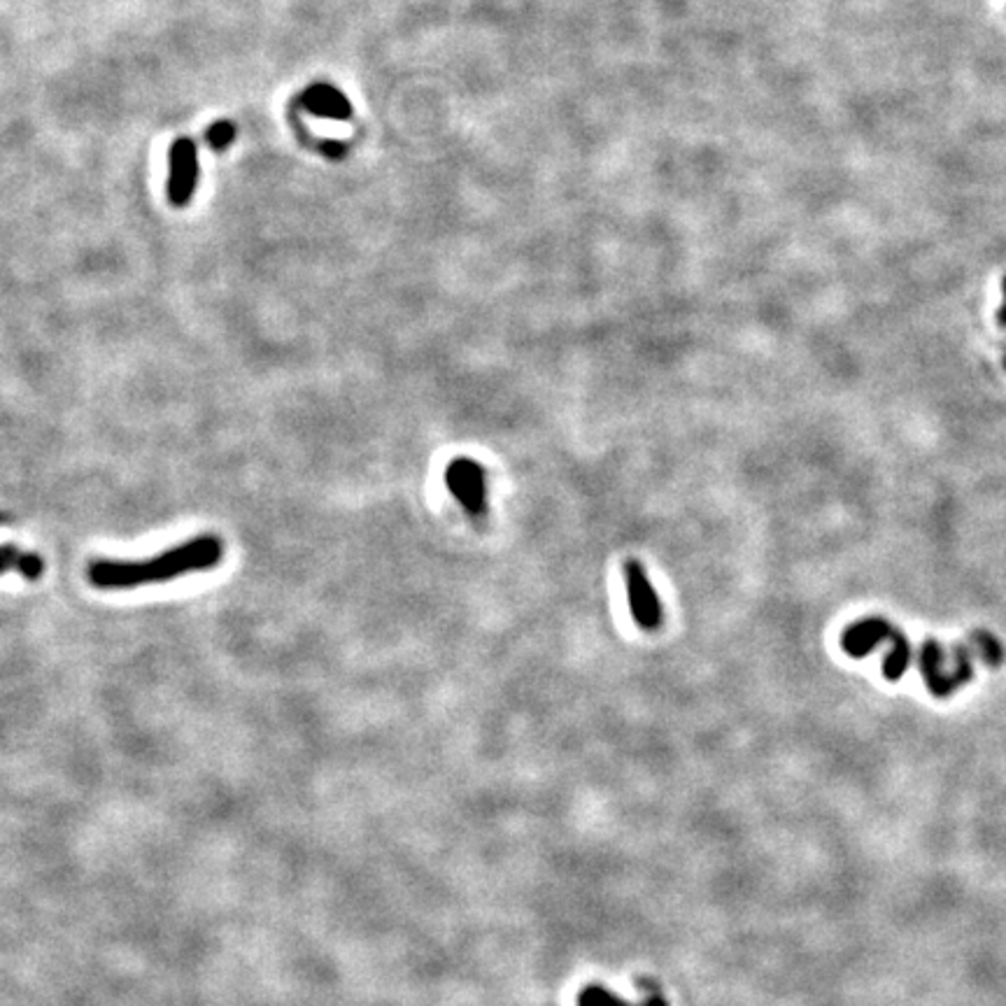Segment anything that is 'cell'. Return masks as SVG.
Here are the masks:
<instances>
[{
    "instance_id": "1",
    "label": "cell",
    "mask_w": 1006,
    "mask_h": 1006,
    "mask_svg": "<svg viewBox=\"0 0 1006 1006\" xmlns=\"http://www.w3.org/2000/svg\"><path fill=\"white\" fill-rule=\"evenodd\" d=\"M224 558V543L215 533L184 541L145 560H96L87 566V578L96 589H136L142 585L171 583L196 571H210Z\"/></svg>"
},
{
    "instance_id": "2",
    "label": "cell",
    "mask_w": 1006,
    "mask_h": 1006,
    "mask_svg": "<svg viewBox=\"0 0 1006 1006\" xmlns=\"http://www.w3.org/2000/svg\"><path fill=\"white\" fill-rule=\"evenodd\" d=\"M445 485L468 516L480 518L487 510V474L480 462L468 457L450 462L445 470Z\"/></svg>"
},
{
    "instance_id": "3",
    "label": "cell",
    "mask_w": 1006,
    "mask_h": 1006,
    "mask_svg": "<svg viewBox=\"0 0 1006 1006\" xmlns=\"http://www.w3.org/2000/svg\"><path fill=\"white\" fill-rule=\"evenodd\" d=\"M625 587H627V602L634 623L641 629H657L662 625V602L657 597V589L652 587L648 573L639 562H629L625 566Z\"/></svg>"
},
{
    "instance_id": "4",
    "label": "cell",
    "mask_w": 1006,
    "mask_h": 1006,
    "mask_svg": "<svg viewBox=\"0 0 1006 1006\" xmlns=\"http://www.w3.org/2000/svg\"><path fill=\"white\" fill-rule=\"evenodd\" d=\"M196 182H198L196 142L190 138H180L171 150V177H169L171 203L187 205L194 196Z\"/></svg>"
},
{
    "instance_id": "5",
    "label": "cell",
    "mask_w": 1006,
    "mask_h": 1006,
    "mask_svg": "<svg viewBox=\"0 0 1006 1006\" xmlns=\"http://www.w3.org/2000/svg\"><path fill=\"white\" fill-rule=\"evenodd\" d=\"M301 106L307 112H313L317 117H326V119L345 121L353 117L350 100H347L338 89L328 87V85H315L307 89L301 98Z\"/></svg>"
},
{
    "instance_id": "6",
    "label": "cell",
    "mask_w": 1006,
    "mask_h": 1006,
    "mask_svg": "<svg viewBox=\"0 0 1006 1006\" xmlns=\"http://www.w3.org/2000/svg\"><path fill=\"white\" fill-rule=\"evenodd\" d=\"M3 516H0V524H3ZM8 571L19 573L26 581H40V576L45 573V562L40 554L26 552L17 545H0V576H6Z\"/></svg>"
},
{
    "instance_id": "7",
    "label": "cell",
    "mask_w": 1006,
    "mask_h": 1006,
    "mask_svg": "<svg viewBox=\"0 0 1006 1006\" xmlns=\"http://www.w3.org/2000/svg\"><path fill=\"white\" fill-rule=\"evenodd\" d=\"M578 1006H667V1002L660 995H650L641 1004H631L618 995H613L604 985L592 983L578 995Z\"/></svg>"
},
{
    "instance_id": "8",
    "label": "cell",
    "mask_w": 1006,
    "mask_h": 1006,
    "mask_svg": "<svg viewBox=\"0 0 1006 1006\" xmlns=\"http://www.w3.org/2000/svg\"><path fill=\"white\" fill-rule=\"evenodd\" d=\"M236 140V127L231 121H217L208 131V145L213 150H227Z\"/></svg>"
},
{
    "instance_id": "9",
    "label": "cell",
    "mask_w": 1006,
    "mask_h": 1006,
    "mask_svg": "<svg viewBox=\"0 0 1006 1006\" xmlns=\"http://www.w3.org/2000/svg\"><path fill=\"white\" fill-rule=\"evenodd\" d=\"M324 152L328 156H343V145H338V142H324Z\"/></svg>"
}]
</instances>
